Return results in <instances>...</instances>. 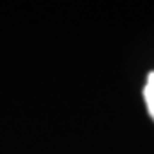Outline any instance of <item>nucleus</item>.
<instances>
[{
	"label": "nucleus",
	"instance_id": "nucleus-1",
	"mask_svg": "<svg viewBox=\"0 0 154 154\" xmlns=\"http://www.w3.org/2000/svg\"><path fill=\"white\" fill-rule=\"evenodd\" d=\"M144 99H146V105H147L149 115L154 120V72H151L147 75V82L144 88Z\"/></svg>",
	"mask_w": 154,
	"mask_h": 154
}]
</instances>
